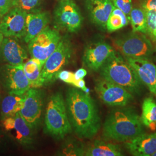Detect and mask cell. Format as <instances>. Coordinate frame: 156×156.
I'll return each instance as SVG.
<instances>
[{
  "label": "cell",
  "mask_w": 156,
  "mask_h": 156,
  "mask_svg": "<svg viewBox=\"0 0 156 156\" xmlns=\"http://www.w3.org/2000/svg\"><path fill=\"white\" fill-rule=\"evenodd\" d=\"M66 104L73 131L80 139H91L98 134L101 120L97 105L93 98L82 90H67Z\"/></svg>",
  "instance_id": "6da1fadb"
},
{
  "label": "cell",
  "mask_w": 156,
  "mask_h": 156,
  "mask_svg": "<svg viewBox=\"0 0 156 156\" xmlns=\"http://www.w3.org/2000/svg\"><path fill=\"white\" fill-rule=\"evenodd\" d=\"M144 133L140 116L134 108L127 105L112 110L102 128L105 138L120 142H126Z\"/></svg>",
  "instance_id": "7a4b0ae2"
},
{
  "label": "cell",
  "mask_w": 156,
  "mask_h": 156,
  "mask_svg": "<svg viewBox=\"0 0 156 156\" xmlns=\"http://www.w3.org/2000/svg\"><path fill=\"white\" fill-rule=\"evenodd\" d=\"M101 78L118 84L132 94L139 95L144 89L134 68L126 58L114 50L100 69Z\"/></svg>",
  "instance_id": "3957f363"
},
{
  "label": "cell",
  "mask_w": 156,
  "mask_h": 156,
  "mask_svg": "<svg viewBox=\"0 0 156 156\" xmlns=\"http://www.w3.org/2000/svg\"><path fill=\"white\" fill-rule=\"evenodd\" d=\"M45 131L60 140L73 132L65 98L60 93L51 95L48 102L45 117Z\"/></svg>",
  "instance_id": "277c9868"
},
{
  "label": "cell",
  "mask_w": 156,
  "mask_h": 156,
  "mask_svg": "<svg viewBox=\"0 0 156 156\" xmlns=\"http://www.w3.org/2000/svg\"><path fill=\"white\" fill-rule=\"evenodd\" d=\"M117 51L126 58L150 59L154 49L145 34L132 31L123 34L114 40Z\"/></svg>",
  "instance_id": "5b68a950"
},
{
  "label": "cell",
  "mask_w": 156,
  "mask_h": 156,
  "mask_svg": "<svg viewBox=\"0 0 156 156\" xmlns=\"http://www.w3.org/2000/svg\"><path fill=\"white\" fill-rule=\"evenodd\" d=\"M73 54L71 40L67 36L62 37L56 49L45 62L42 69V80L45 84L53 83L57 74L70 62Z\"/></svg>",
  "instance_id": "8992f818"
},
{
  "label": "cell",
  "mask_w": 156,
  "mask_h": 156,
  "mask_svg": "<svg viewBox=\"0 0 156 156\" xmlns=\"http://www.w3.org/2000/svg\"><path fill=\"white\" fill-rule=\"evenodd\" d=\"M57 29L47 26L28 43V49L33 58L38 59L44 64L56 49L62 39Z\"/></svg>",
  "instance_id": "52a82bcc"
},
{
  "label": "cell",
  "mask_w": 156,
  "mask_h": 156,
  "mask_svg": "<svg viewBox=\"0 0 156 156\" xmlns=\"http://www.w3.org/2000/svg\"><path fill=\"white\" fill-rule=\"evenodd\" d=\"M57 28L69 33H76L80 29L83 17L73 0L60 1L54 13Z\"/></svg>",
  "instance_id": "ba28073f"
},
{
  "label": "cell",
  "mask_w": 156,
  "mask_h": 156,
  "mask_svg": "<svg viewBox=\"0 0 156 156\" xmlns=\"http://www.w3.org/2000/svg\"><path fill=\"white\" fill-rule=\"evenodd\" d=\"M94 89L99 98L108 106H127L134 100V95L127 90L103 78L96 80Z\"/></svg>",
  "instance_id": "9c48e42d"
},
{
  "label": "cell",
  "mask_w": 156,
  "mask_h": 156,
  "mask_svg": "<svg viewBox=\"0 0 156 156\" xmlns=\"http://www.w3.org/2000/svg\"><path fill=\"white\" fill-rule=\"evenodd\" d=\"M22 66L6 64L0 68V82L9 94L23 95L31 88Z\"/></svg>",
  "instance_id": "30bf717a"
},
{
  "label": "cell",
  "mask_w": 156,
  "mask_h": 156,
  "mask_svg": "<svg viewBox=\"0 0 156 156\" xmlns=\"http://www.w3.org/2000/svg\"><path fill=\"white\" fill-rule=\"evenodd\" d=\"M27 13L17 6L12 7L0 21V31L4 37L19 39L24 38Z\"/></svg>",
  "instance_id": "8fae6325"
},
{
  "label": "cell",
  "mask_w": 156,
  "mask_h": 156,
  "mask_svg": "<svg viewBox=\"0 0 156 156\" xmlns=\"http://www.w3.org/2000/svg\"><path fill=\"white\" fill-rule=\"evenodd\" d=\"M42 105V94L37 88L31 87L24 94L23 106L19 113L33 129L38 126L40 122Z\"/></svg>",
  "instance_id": "7c38bea8"
},
{
  "label": "cell",
  "mask_w": 156,
  "mask_h": 156,
  "mask_svg": "<svg viewBox=\"0 0 156 156\" xmlns=\"http://www.w3.org/2000/svg\"><path fill=\"white\" fill-rule=\"evenodd\" d=\"M114 50L112 46L104 41L91 43L84 50L83 63L90 70L97 72Z\"/></svg>",
  "instance_id": "4fadbf2b"
},
{
  "label": "cell",
  "mask_w": 156,
  "mask_h": 156,
  "mask_svg": "<svg viewBox=\"0 0 156 156\" xmlns=\"http://www.w3.org/2000/svg\"><path fill=\"white\" fill-rule=\"evenodd\" d=\"M3 127L13 138L22 145H30L33 142V128L23 118L19 112L2 121Z\"/></svg>",
  "instance_id": "5bb4252c"
},
{
  "label": "cell",
  "mask_w": 156,
  "mask_h": 156,
  "mask_svg": "<svg viewBox=\"0 0 156 156\" xmlns=\"http://www.w3.org/2000/svg\"><path fill=\"white\" fill-rule=\"evenodd\" d=\"M0 56L7 64L22 66L28 59L27 51L15 38L4 37L0 47Z\"/></svg>",
  "instance_id": "9a60e30c"
},
{
  "label": "cell",
  "mask_w": 156,
  "mask_h": 156,
  "mask_svg": "<svg viewBox=\"0 0 156 156\" xmlns=\"http://www.w3.org/2000/svg\"><path fill=\"white\" fill-rule=\"evenodd\" d=\"M125 58L134 68L142 83L156 96V65L149 59Z\"/></svg>",
  "instance_id": "2e32d148"
},
{
  "label": "cell",
  "mask_w": 156,
  "mask_h": 156,
  "mask_svg": "<svg viewBox=\"0 0 156 156\" xmlns=\"http://www.w3.org/2000/svg\"><path fill=\"white\" fill-rule=\"evenodd\" d=\"M127 151L135 156H153L156 152V134H145L125 142Z\"/></svg>",
  "instance_id": "e0dca14e"
},
{
  "label": "cell",
  "mask_w": 156,
  "mask_h": 156,
  "mask_svg": "<svg viewBox=\"0 0 156 156\" xmlns=\"http://www.w3.org/2000/svg\"><path fill=\"white\" fill-rule=\"evenodd\" d=\"M85 4L91 21L106 29L107 20L115 8L111 0H85Z\"/></svg>",
  "instance_id": "ac0fdd59"
},
{
  "label": "cell",
  "mask_w": 156,
  "mask_h": 156,
  "mask_svg": "<svg viewBox=\"0 0 156 156\" xmlns=\"http://www.w3.org/2000/svg\"><path fill=\"white\" fill-rule=\"evenodd\" d=\"M49 22V16L45 12H34L27 13L26 28L24 40L27 43L44 30Z\"/></svg>",
  "instance_id": "d6986e66"
},
{
  "label": "cell",
  "mask_w": 156,
  "mask_h": 156,
  "mask_svg": "<svg viewBox=\"0 0 156 156\" xmlns=\"http://www.w3.org/2000/svg\"><path fill=\"white\" fill-rule=\"evenodd\" d=\"M123 151L120 146L109 141L95 140L85 149L84 156H122Z\"/></svg>",
  "instance_id": "ffe728a7"
},
{
  "label": "cell",
  "mask_w": 156,
  "mask_h": 156,
  "mask_svg": "<svg viewBox=\"0 0 156 156\" xmlns=\"http://www.w3.org/2000/svg\"><path fill=\"white\" fill-rule=\"evenodd\" d=\"M44 64L37 58H31L23 64V71L28 79L31 87L37 88L44 86L42 80V69Z\"/></svg>",
  "instance_id": "44dd1931"
},
{
  "label": "cell",
  "mask_w": 156,
  "mask_h": 156,
  "mask_svg": "<svg viewBox=\"0 0 156 156\" xmlns=\"http://www.w3.org/2000/svg\"><path fill=\"white\" fill-rule=\"evenodd\" d=\"M24 95L9 94L4 97L1 106V119L2 121L6 118L14 116L20 111L23 106Z\"/></svg>",
  "instance_id": "7402d4cb"
},
{
  "label": "cell",
  "mask_w": 156,
  "mask_h": 156,
  "mask_svg": "<svg viewBox=\"0 0 156 156\" xmlns=\"http://www.w3.org/2000/svg\"><path fill=\"white\" fill-rule=\"evenodd\" d=\"M141 121L144 126L152 131L156 130V102L151 97L146 98L142 105Z\"/></svg>",
  "instance_id": "603a6c76"
},
{
  "label": "cell",
  "mask_w": 156,
  "mask_h": 156,
  "mask_svg": "<svg viewBox=\"0 0 156 156\" xmlns=\"http://www.w3.org/2000/svg\"><path fill=\"white\" fill-rule=\"evenodd\" d=\"M128 18L133 31L146 34L147 17L145 9L140 6L133 8Z\"/></svg>",
  "instance_id": "cb8c5ba5"
},
{
  "label": "cell",
  "mask_w": 156,
  "mask_h": 156,
  "mask_svg": "<svg viewBox=\"0 0 156 156\" xmlns=\"http://www.w3.org/2000/svg\"><path fill=\"white\" fill-rule=\"evenodd\" d=\"M128 16L121 10L115 7L109 17L106 24V29L109 33L119 30L128 25Z\"/></svg>",
  "instance_id": "d4e9b609"
},
{
  "label": "cell",
  "mask_w": 156,
  "mask_h": 156,
  "mask_svg": "<svg viewBox=\"0 0 156 156\" xmlns=\"http://www.w3.org/2000/svg\"><path fill=\"white\" fill-rule=\"evenodd\" d=\"M84 151L85 149L81 145L74 143L68 144L62 149L63 155L66 156H84Z\"/></svg>",
  "instance_id": "484cf974"
},
{
  "label": "cell",
  "mask_w": 156,
  "mask_h": 156,
  "mask_svg": "<svg viewBox=\"0 0 156 156\" xmlns=\"http://www.w3.org/2000/svg\"><path fill=\"white\" fill-rule=\"evenodd\" d=\"M115 7L123 12L127 16L133 8L132 0H111Z\"/></svg>",
  "instance_id": "4316f807"
},
{
  "label": "cell",
  "mask_w": 156,
  "mask_h": 156,
  "mask_svg": "<svg viewBox=\"0 0 156 156\" xmlns=\"http://www.w3.org/2000/svg\"><path fill=\"white\" fill-rule=\"evenodd\" d=\"M42 0H18L17 5L26 11H32L40 5Z\"/></svg>",
  "instance_id": "83f0119b"
},
{
  "label": "cell",
  "mask_w": 156,
  "mask_h": 156,
  "mask_svg": "<svg viewBox=\"0 0 156 156\" xmlns=\"http://www.w3.org/2000/svg\"><path fill=\"white\" fill-rule=\"evenodd\" d=\"M57 78L67 83L73 84L75 81L74 78V73L69 71L62 70L57 74Z\"/></svg>",
  "instance_id": "f1b7e54d"
},
{
  "label": "cell",
  "mask_w": 156,
  "mask_h": 156,
  "mask_svg": "<svg viewBox=\"0 0 156 156\" xmlns=\"http://www.w3.org/2000/svg\"><path fill=\"white\" fill-rule=\"evenodd\" d=\"M12 7L10 0H0V21Z\"/></svg>",
  "instance_id": "f546056e"
},
{
  "label": "cell",
  "mask_w": 156,
  "mask_h": 156,
  "mask_svg": "<svg viewBox=\"0 0 156 156\" xmlns=\"http://www.w3.org/2000/svg\"><path fill=\"white\" fill-rule=\"evenodd\" d=\"M140 6L146 11L156 10V0H140Z\"/></svg>",
  "instance_id": "4dcf8cb0"
},
{
  "label": "cell",
  "mask_w": 156,
  "mask_h": 156,
  "mask_svg": "<svg viewBox=\"0 0 156 156\" xmlns=\"http://www.w3.org/2000/svg\"><path fill=\"white\" fill-rule=\"evenodd\" d=\"M87 71L84 68H80L74 73V78L75 80L83 79L87 75Z\"/></svg>",
  "instance_id": "1f68e13d"
},
{
  "label": "cell",
  "mask_w": 156,
  "mask_h": 156,
  "mask_svg": "<svg viewBox=\"0 0 156 156\" xmlns=\"http://www.w3.org/2000/svg\"><path fill=\"white\" fill-rule=\"evenodd\" d=\"M73 86H75L76 87H77L78 89L82 90L86 92L87 91V89L86 87V83L85 82L83 79H80V80H75L74 82V83L73 84Z\"/></svg>",
  "instance_id": "d6a6232c"
},
{
  "label": "cell",
  "mask_w": 156,
  "mask_h": 156,
  "mask_svg": "<svg viewBox=\"0 0 156 156\" xmlns=\"http://www.w3.org/2000/svg\"><path fill=\"white\" fill-rule=\"evenodd\" d=\"M11 2L12 6H15L17 5L18 0H10Z\"/></svg>",
  "instance_id": "836d02e7"
},
{
  "label": "cell",
  "mask_w": 156,
  "mask_h": 156,
  "mask_svg": "<svg viewBox=\"0 0 156 156\" xmlns=\"http://www.w3.org/2000/svg\"><path fill=\"white\" fill-rule=\"evenodd\" d=\"M4 37L3 34L1 33V32L0 31V47H1V44H2V40L4 39Z\"/></svg>",
  "instance_id": "e575fe53"
},
{
  "label": "cell",
  "mask_w": 156,
  "mask_h": 156,
  "mask_svg": "<svg viewBox=\"0 0 156 156\" xmlns=\"http://www.w3.org/2000/svg\"><path fill=\"white\" fill-rule=\"evenodd\" d=\"M1 138H2V134H1V133H0V142L1 140Z\"/></svg>",
  "instance_id": "d590c367"
},
{
  "label": "cell",
  "mask_w": 156,
  "mask_h": 156,
  "mask_svg": "<svg viewBox=\"0 0 156 156\" xmlns=\"http://www.w3.org/2000/svg\"><path fill=\"white\" fill-rule=\"evenodd\" d=\"M153 156H156V152L155 153H154V154H153Z\"/></svg>",
  "instance_id": "8d00e7d4"
},
{
  "label": "cell",
  "mask_w": 156,
  "mask_h": 156,
  "mask_svg": "<svg viewBox=\"0 0 156 156\" xmlns=\"http://www.w3.org/2000/svg\"><path fill=\"white\" fill-rule=\"evenodd\" d=\"M155 86H156V85H155Z\"/></svg>",
  "instance_id": "74e56055"
},
{
  "label": "cell",
  "mask_w": 156,
  "mask_h": 156,
  "mask_svg": "<svg viewBox=\"0 0 156 156\" xmlns=\"http://www.w3.org/2000/svg\"><path fill=\"white\" fill-rule=\"evenodd\" d=\"M154 41L156 42V38H155V39H154Z\"/></svg>",
  "instance_id": "f35d334b"
},
{
  "label": "cell",
  "mask_w": 156,
  "mask_h": 156,
  "mask_svg": "<svg viewBox=\"0 0 156 156\" xmlns=\"http://www.w3.org/2000/svg\"><path fill=\"white\" fill-rule=\"evenodd\" d=\"M58 1H64V0H58Z\"/></svg>",
  "instance_id": "ab89813d"
},
{
  "label": "cell",
  "mask_w": 156,
  "mask_h": 156,
  "mask_svg": "<svg viewBox=\"0 0 156 156\" xmlns=\"http://www.w3.org/2000/svg\"><path fill=\"white\" fill-rule=\"evenodd\" d=\"M0 101H1V94H0Z\"/></svg>",
  "instance_id": "60d3db41"
},
{
  "label": "cell",
  "mask_w": 156,
  "mask_h": 156,
  "mask_svg": "<svg viewBox=\"0 0 156 156\" xmlns=\"http://www.w3.org/2000/svg\"></svg>",
  "instance_id": "b9f144b4"
}]
</instances>
